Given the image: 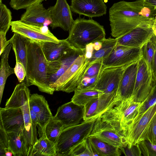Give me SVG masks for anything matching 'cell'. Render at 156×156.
I'll return each mask as SVG.
<instances>
[{
  "mask_svg": "<svg viewBox=\"0 0 156 156\" xmlns=\"http://www.w3.org/2000/svg\"><path fill=\"white\" fill-rule=\"evenodd\" d=\"M2 2V0H0V3Z\"/></svg>",
  "mask_w": 156,
  "mask_h": 156,
  "instance_id": "50",
  "label": "cell"
},
{
  "mask_svg": "<svg viewBox=\"0 0 156 156\" xmlns=\"http://www.w3.org/2000/svg\"><path fill=\"white\" fill-rule=\"evenodd\" d=\"M129 64L121 66L102 68L94 89L102 91L104 94L118 96L123 74Z\"/></svg>",
  "mask_w": 156,
  "mask_h": 156,
  "instance_id": "9",
  "label": "cell"
},
{
  "mask_svg": "<svg viewBox=\"0 0 156 156\" xmlns=\"http://www.w3.org/2000/svg\"><path fill=\"white\" fill-rule=\"evenodd\" d=\"M8 144L14 156H29L27 142L22 132H7Z\"/></svg>",
  "mask_w": 156,
  "mask_h": 156,
  "instance_id": "25",
  "label": "cell"
},
{
  "mask_svg": "<svg viewBox=\"0 0 156 156\" xmlns=\"http://www.w3.org/2000/svg\"><path fill=\"white\" fill-rule=\"evenodd\" d=\"M122 152L126 156H141L142 153L137 144L129 147L127 144L121 149Z\"/></svg>",
  "mask_w": 156,
  "mask_h": 156,
  "instance_id": "42",
  "label": "cell"
},
{
  "mask_svg": "<svg viewBox=\"0 0 156 156\" xmlns=\"http://www.w3.org/2000/svg\"><path fill=\"white\" fill-rule=\"evenodd\" d=\"M141 105V103L135 101L131 96L119 102L101 117L103 121L123 134L129 125L138 115Z\"/></svg>",
  "mask_w": 156,
  "mask_h": 156,
  "instance_id": "4",
  "label": "cell"
},
{
  "mask_svg": "<svg viewBox=\"0 0 156 156\" xmlns=\"http://www.w3.org/2000/svg\"><path fill=\"white\" fill-rule=\"evenodd\" d=\"M89 137L97 138L120 149L127 144L125 136L111 125L103 121L101 115L95 121Z\"/></svg>",
  "mask_w": 156,
  "mask_h": 156,
  "instance_id": "10",
  "label": "cell"
},
{
  "mask_svg": "<svg viewBox=\"0 0 156 156\" xmlns=\"http://www.w3.org/2000/svg\"><path fill=\"white\" fill-rule=\"evenodd\" d=\"M103 66L102 61L92 63L88 68L84 77H92L99 75Z\"/></svg>",
  "mask_w": 156,
  "mask_h": 156,
  "instance_id": "41",
  "label": "cell"
},
{
  "mask_svg": "<svg viewBox=\"0 0 156 156\" xmlns=\"http://www.w3.org/2000/svg\"><path fill=\"white\" fill-rule=\"evenodd\" d=\"M64 128L62 124L53 117L46 125L44 135L48 140L56 144Z\"/></svg>",
  "mask_w": 156,
  "mask_h": 156,
  "instance_id": "32",
  "label": "cell"
},
{
  "mask_svg": "<svg viewBox=\"0 0 156 156\" xmlns=\"http://www.w3.org/2000/svg\"><path fill=\"white\" fill-rule=\"evenodd\" d=\"M56 153V144L44 135L34 143L30 156H55Z\"/></svg>",
  "mask_w": 156,
  "mask_h": 156,
  "instance_id": "27",
  "label": "cell"
},
{
  "mask_svg": "<svg viewBox=\"0 0 156 156\" xmlns=\"http://www.w3.org/2000/svg\"><path fill=\"white\" fill-rule=\"evenodd\" d=\"M91 64L89 62L85 52L80 55L51 86V88L54 91H62L68 93L74 91Z\"/></svg>",
  "mask_w": 156,
  "mask_h": 156,
  "instance_id": "7",
  "label": "cell"
},
{
  "mask_svg": "<svg viewBox=\"0 0 156 156\" xmlns=\"http://www.w3.org/2000/svg\"><path fill=\"white\" fill-rule=\"evenodd\" d=\"M88 138L99 156H119L121 155V150L117 147L94 137H89Z\"/></svg>",
  "mask_w": 156,
  "mask_h": 156,
  "instance_id": "30",
  "label": "cell"
},
{
  "mask_svg": "<svg viewBox=\"0 0 156 156\" xmlns=\"http://www.w3.org/2000/svg\"><path fill=\"white\" fill-rule=\"evenodd\" d=\"M154 35L151 38V39L153 40L155 44V50L153 59L151 64V71L153 80L155 84H156V42L154 38Z\"/></svg>",
  "mask_w": 156,
  "mask_h": 156,
  "instance_id": "44",
  "label": "cell"
},
{
  "mask_svg": "<svg viewBox=\"0 0 156 156\" xmlns=\"http://www.w3.org/2000/svg\"><path fill=\"white\" fill-rule=\"evenodd\" d=\"M142 56L141 48L116 45L102 61L103 68L122 66L130 64Z\"/></svg>",
  "mask_w": 156,
  "mask_h": 156,
  "instance_id": "14",
  "label": "cell"
},
{
  "mask_svg": "<svg viewBox=\"0 0 156 156\" xmlns=\"http://www.w3.org/2000/svg\"><path fill=\"white\" fill-rule=\"evenodd\" d=\"M46 0H10L9 5L13 9L18 10L26 9L34 4L42 2Z\"/></svg>",
  "mask_w": 156,
  "mask_h": 156,
  "instance_id": "38",
  "label": "cell"
},
{
  "mask_svg": "<svg viewBox=\"0 0 156 156\" xmlns=\"http://www.w3.org/2000/svg\"><path fill=\"white\" fill-rule=\"evenodd\" d=\"M31 95L30 91L26 86H22L15 88L10 98L7 100L5 108H21L23 111L27 141L30 152L32 150L37 137V126L33 123L31 118L29 100Z\"/></svg>",
  "mask_w": 156,
  "mask_h": 156,
  "instance_id": "6",
  "label": "cell"
},
{
  "mask_svg": "<svg viewBox=\"0 0 156 156\" xmlns=\"http://www.w3.org/2000/svg\"><path fill=\"white\" fill-rule=\"evenodd\" d=\"M0 32L6 34L11 26L12 19L10 10L5 5L0 3Z\"/></svg>",
  "mask_w": 156,
  "mask_h": 156,
  "instance_id": "33",
  "label": "cell"
},
{
  "mask_svg": "<svg viewBox=\"0 0 156 156\" xmlns=\"http://www.w3.org/2000/svg\"><path fill=\"white\" fill-rule=\"evenodd\" d=\"M84 112V106L71 101L60 106L53 117L59 121L64 128L79 124L83 119Z\"/></svg>",
  "mask_w": 156,
  "mask_h": 156,
  "instance_id": "20",
  "label": "cell"
},
{
  "mask_svg": "<svg viewBox=\"0 0 156 156\" xmlns=\"http://www.w3.org/2000/svg\"><path fill=\"white\" fill-rule=\"evenodd\" d=\"M139 60L128 65L125 70L118 95L120 101L129 97L132 94L138 70Z\"/></svg>",
  "mask_w": 156,
  "mask_h": 156,
  "instance_id": "22",
  "label": "cell"
},
{
  "mask_svg": "<svg viewBox=\"0 0 156 156\" xmlns=\"http://www.w3.org/2000/svg\"><path fill=\"white\" fill-rule=\"evenodd\" d=\"M142 154L144 156H156V144L144 140L138 143Z\"/></svg>",
  "mask_w": 156,
  "mask_h": 156,
  "instance_id": "39",
  "label": "cell"
},
{
  "mask_svg": "<svg viewBox=\"0 0 156 156\" xmlns=\"http://www.w3.org/2000/svg\"><path fill=\"white\" fill-rule=\"evenodd\" d=\"M16 63L14 68V73L20 83L23 82L26 76V69L23 65L18 60L16 59Z\"/></svg>",
  "mask_w": 156,
  "mask_h": 156,
  "instance_id": "43",
  "label": "cell"
},
{
  "mask_svg": "<svg viewBox=\"0 0 156 156\" xmlns=\"http://www.w3.org/2000/svg\"><path fill=\"white\" fill-rule=\"evenodd\" d=\"M156 112V103L137 115L129 123L123 134L129 147L145 140L147 128Z\"/></svg>",
  "mask_w": 156,
  "mask_h": 156,
  "instance_id": "8",
  "label": "cell"
},
{
  "mask_svg": "<svg viewBox=\"0 0 156 156\" xmlns=\"http://www.w3.org/2000/svg\"><path fill=\"white\" fill-rule=\"evenodd\" d=\"M70 6L72 12L91 18L101 16L107 12L104 0H71Z\"/></svg>",
  "mask_w": 156,
  "mask_h": 156,
  "instance_id": "21",
  "label": "cell"
},
{
  "mask_svg": "<svg viewBox=\"0 0 156 156\" xmlns=\"http://www.w3.org/2000/svg\"><path fill=\"white\" fill-rule=\"evenodd\" d=\"M144 1L145 2L153 6L156 9V0H144Z\"/></svg>",
  "mask_w": 156,
  "mask_h": 156,
  "instance_id": "46",
  "label": "cell"
},
{
  "mask_svg": "<svg viewBox=\"0 0 156 156\" xmlns=\"http://www.w3.org/2000/svg\"><path fill=\"white\" fill-rule=\"evenodd\" d=\"M11 27V30L14 33L36 41L58 43L60 41L51 32L47 26L28 24L20 20L12 21Z\"/></svg>",
  "mask_w": 156,
  "mask_h": 156,
  "instance_id": "11",
  "label": "cell"
},
{
  "mask_svg": "<svg viewBox=\"0 0 156 156\" xmlns=\"http://www.w3.org/2000/svg\"><path fill=\"white\" fill-rule=\"evenodd\" d=\"M25 84L36 86L41 92L53 94L47 76L48 61L43 51L41 43L28 38Z\"/></svg>",
  "mask_w": 156,
  "mask_h": 156,
  "instance_id": "2",
  "label": "cell"
},
{
  "mask_svg": "<svg viewBox=\"0 0 156 156\" xmlns=\"http://www.w3.org/2000/svg\"><path fill=\"white\" fill-rule=\"evenodd\" d=\"M145 140L156 144V112L151 121L145 135Z\"/></svg>",
  "mask_w": 156,
  "mask_h": 156,
  "instance_id": "37",
  "label": "cell"
},
{
  "mask_svg": "<svg viewBox=\"0 0 156 156\" xmlns=\"http://www.w3.org/2000/svg\"><path fill=\"white\" fill-rule=\"evenodd\" d=\"M120 101L117 95L103 94L93 99L85 106L83 121L102 115Z\"/></svg>",
  "mask_w": 156,
  "mask_h": 156,
  "instance_id": "18",
  "label": "cell"
},
{
  "mask_svg": "<svg viewBox=\"0 0 156 156\" xmlns=\"http://www.w3.org/2000/svg\"><path fill=\"white\" fill-rule=\"evenodd\" d=\"M116 38H105L102 41L101 48L98 50L93 51L91 56L88 59L90 63L101 62L112 52L116 45Z\"/></svg>",
  "mask_w": 156,
  "mask_h": 156,
  "instance_id": "29",
  "label": "cell"
},
{
  "mask_svg": "<svg viewBox=\"0 0 156 156\" xmlns=\"http://www.w3.org/2000/svg\"><path fill=\"white\" fill-rule=\"evenodd\" d=\"M12 47L10 43L1 55L0 68V103H1L5 84L8 77L14 73V68L11 67L8 63L9 54Z\"/></svg>",
  "mask_w": 156,
  "mask_h": 156,
  "instance_id": "28",
  "label": "cell"
},
{
  "mask_svg": "<svg viewBox=\"0 0 156 156\" xmlns=\"http://www.w3.org/2000/svg\"><path fill=\"white\" fill-rule=\"evenodd\" d=\"M142 56L145 60L149 71L151 73V67L155 53V44L151 39L141 47Z\"/></svg>",
  "mask_w": 156,
  "mask_h": 156,
  "instance_id": "34",
  "label": "cell"
},
{
  "mask_svg": "<svg viewBox=\"0 0 156 156\" xmlns=\"http://www.w3.org/2000/svg\"><path fill=\"white\" fill-rule=\"evenodd\" d=\"M99 74L94 77H84L76 89L89 90L94 89Z\"/></svg>",
  "mask_w": 156,
  "mask_h": 156,
  "instance_id": "40",
  "label": "cell"
},
{
  "mask_svg": "<svg viewBox=\"0 0 156 156\" xmlns=\"http://www.w3.org/2000/svg\"><path fill=\"white\" fill-rule=\"evenodd\" d=\"M152 27L154 30V34L156 37V23L155 21Z\"/></svg>",
  "mask_w": 156,
  "mask_h": 156,
  "instance_id": "47",
  "label": "cell"
},
{
  "mask_svg": "<svg viewBox=\"0 0 156 156\" xmlns=\"http://www.w3.org/2000/svg\"><path fill=\"white\" fill-rule=\"evenodd\" d=\"M156 103V84H155L146 99L141 103L138 114H140Z\"/></svg>",
  "mask_w": 156,
  "mask_h": 156,
  "instance_id": "36",
  "label": "cell"
},
{
  "mask_svg": "<svg viewBox=\"0 0 156 156\" xmlns=\"http://www.w3.org/2000/svg\"><path fill=\"white\" fill-rule=\"evenodd\" d=\"M155 83L142 56L139 60L134 89L132 95L135 101L141 103L147 98Z\"/></svg>",
  "mask_w": 156,
  "mask_h": 156,
  "instance_id": "12",
  "label": "cell"
},
{
  "mask_svg": "<svg viewBox=\"0 0 156 156\" xmlns=\"http://www.w3.org/2000/svg\"><path fill=\"white\" fill-rule=\"evenodd\" d=\"M87 138L75 146L69 153L67 156H91L88 145Z\"/></svg>",
  "mask_w": 156,
  "mask_h": 156,
  "instance_id": "35",
  "label": "cell"
},
{
  "mask_svg": "<svg viewBox=\"0 0 156 156\" xmlns=\"http://www.w3.org/2000/svg\"><path fill=\"white\" fill-rule=\"evenodd\" d=\"M49 18L50 17L48 9H46L40 2L27 7L20 20L26 24L41 26H44L45 21Z\"/></svg>",
  "mask_w": 156,
  "mask_h": 156,
  "instance_id": "23",
  "label": "cell"
},
{
  "mask_svg": "<svg viewBox=\"0 0 156 156\" xmlns=\"http://www.w3.org/2000/svg\"><path fill=\"white\" fill-rule=\"evenodd\" d=\"M30 108L33 110L37 119V126L40 137L44 134L45 127L53 117L47 101L42 95L37 94L31 95L29 100Z\"/></svg>",
  "mask_w": 156,
  "mask_h": 156,
  "instance_id": "19",
  "label": "cell"
},
{
  "mask_svg": "<svg viewBox=\"0 0 156 156\" xmlns=\"http://www.w3.org/2000/svg\"><path fill=\"white\" fill-rule=\"evenodd\" d=\"M155 22L156 23V16H155Z\"/></svg>",
  "mask_w": 156,
  "mask_h": 156,
  "instance_id": "49",
  "label": "cell"
},
{
  "mask_svg": "<svg viewBox=\"0 0 156 156\" xmlns=\"http://www.w3.org/2000/svg\"><path fill=\"white\" fill-rule=\"evenodd\" d=\"M154 39L155 40V42H156V37L154 34Z\"/></svg>",
  "mask_w": 156,
  "mask_h": 156,
  "instance_id": "48",
  "label": "cell"
},
{
  "mask_svg": "<svg viewBox=\"0 0 156 156\" xmlns=\"http://www.w3.org/2000/svg\"><path fill=\"white\" fill-rule=\"evenodd\" d=\"M154 23L140 24L122 36L116 38L117 40L116 45L141 48L153 35L152 27Z\"/></svg>",
  "mask_w": 156,
  "mask_h": 156,
  "instance_id": "15",
  "label": "cell"
},
{
  "mask_svg": "<svg viewBox=\"0 0 156 156\" xmlns=\"http://www.w3.org/2000/svg\"><path fill=\"white\" fill-rule=\"evenodd\" d=\"M41 43L43 51L48 62L59 59L72 46L66 39L60 40L58 43L46 41Z\"/></svg>",
  "mask_w": 156,
  "mask_h": 156,
  "instance_id": "24",
  "label": "cell"
},
{
  "mask_svg": "<svg viewBox=\"0 0 156 156\" xmlns=\"http://www.w3.org/2000/svg\"><path fill=\"white\" fill-rule=\"evenodd\" d=\"M105 35L104 27L99 23L79 17L74 20L66 40L71 46L84 49L89 44L104 40Z\"/></svg>",
  "mask_w": 156,
  "mask_h": 156,
  "instance_id": "3",
  "label": "cell"
},
{
  "mask_svg": "<svg viewBox=\"0 0 156 156\" xmlns=\"http://www.w3.org/2000/svg\"><path fill=\"white\" fill-rule=\"evenodd\" d=\"M52 22L50 25L52 29L59 27L69 31L73 24L72 11L67 0H56L55 5L48 8Z\"/></svg>",
  "mask_w": 156,
  "mask_h": 156,
  "instance_id": "16",
  "label": "cell"
},
{
  "mask_svg": "<svg viewBox=\"0 0 156 156\" xmlns=\"http://www.w3.org/2000/svg\"><path fill=\"white\" fill-rule=\"evenodd\" d=\"M85 52V49H80L72 46L59 59L48 62L47 76L51 88V86L65 72L75 60Z\"/></svg>",
  "mask_w": 156,
  "mask_h": 156,
  "instance_id": "13",
  "label": "cell"
},
{
  "mask_svg": "<svg viewBox=\"0 0 156 156\" xmlns=\"http://www.w3.org/2000/svg\"><path fill=\"white\" fill-rule=\"evenodd\" d=\"M6 34L0 32V46L1 55L6 48L10 44L9 41H7L6 37Z\"/></svg>",
  "mask_w": 156,
  "mask_h": 156,
  "instance_id": "45",
  "label": "cell"
},
{
  "mask_svg": "<svg viewBox=\"0 0 156 156\" xmlns=\"http://www.w3.org/2000/svg\"><path fill=\"white\" fill-rule=\"evenodd\" d=\"M156 16V9L144 0L115 3L109 10L111 35L117 38L140 24L154 23Z\"/></svg>",
  "mask_w": 156,
  "mask_h": 156,
  "instance_id": "1",
  "label": "cell"
},
{
  "mask_svg": "<svg viewBox=\"0 0 156 156\" xmlns=\"http://www.w3.org/2000/svg\"><path fill=\"white\" fill-rule=\"evenodd\" d=\"M99 116L83 121L77 125L64 127L56 144L55 156H67L75 146L88 138L95 121Z\"/></svg>",
  "mask_w": 156,
  "mask_h": 156,
  "instance_id": "5",
  "label": "cell"
},
{
  "mask_svg": "<svg viewBox=\"0 0 156 156\" xmlns=\"http://www.w3.org/2000/svg\"><path fill=\"white\" fill-rule=\"evenodd\" d=\"M71 101L75 104L84 106L94 98H98L103 93L95 89L89 90H78L76 89Z\"/></svg>",
  "mask_w": 156,
  "mask_h": 156,
  "instance_id": "31",
  "label": "cell"
},
{
  "mask_svg": "<svg viewBox=\"0 0 156 156\" xmlns=\"http://www.w3.org/2000/svg\"><path fill=\"white\" fill-rule=\"evenodd\" d=\"M28 38L17 33H14L9 40L12 44L16 59L21 62L24 66L26 72L27 57V42Z\"/></svg>",
  "mask_w": 156,
  "mask_h": 156,
  "instance_id": "26",
  "label": "cell"
},
{
  "mask_svg": "<svg viewBox=\"0 0 156 156\" xmlns=\"http://www.w3.org/2000/svg\"><path fill=\"white\" fill-rule=\"evenodd\" d=\"M0 126L6 132L22 131L25 136V123L22 108H0Z\"/></svg>",
  "mask_w": 156,
  "mask_h": 156,
  "instance_id": "17",
  "label": "cell"
}]
</instances>
